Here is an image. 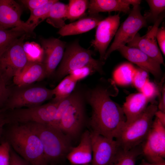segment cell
Segmentation results:
<instances>
[{
	"label": "cell",
	"instance_id": "6da1fadb",
	"mask_svg": "<svg viewBox=\"0 0 165 165\" xmlns=\"http://www.w3.org/2000/svg\"><path fill=\"white\" fill-rule=\"evenodd\" d=\"M107 82L98 85L88 94L92 110L90 125L92 132L116 139L125 125L126 118L122 107L111 97L119 93L116 83L112 79Z\"/></svg>",
	"mask_w": 165,
	"mask_h": 165
},
{
	"label": "cell",
	"instance_id": "7a4b0ae2",
	"mask_svg": "<svg viewBox=\"0 0 165 165\" xmlns=\"http://www.w3.org/2000/svg\"><path fill=\"white\" fill-rule=\"evenodd\" d=\"M10 124L6 141L13 150L31 165H46L42 145L37 136L25 123Z\"/></svg>",
	"mask_w": 165,
	"mask_h": 165
},
{
	"label": "cell",
	"instance_id": "3957f363",
	"mask_svg": "<svg viewBox=\"0 0 165 165\" xmlns=\"http://www.w3.org/2000/svg\"><path fill=\"white\" fill-rule=\"evenodd\" d=\"M38 137L47 164L63 158L71 148L70 139L61 130L50 125L36 123H25Z\"/></svg>",
	"mask_w": 165,
	"mask_h": 165
},
{
	"label": "cell",
	"instance_id": "277c9868",
	"mask_svg": "<svg viewBox=\"0 0 165 165\" xmlns=\"http://www.w3.org/2000/svg\"><path fill=\"white\" fill-rule=\"evenodd\" d=\"M60 64L54 74L57 80L61 79L72 71L86 66L95 72L103 73V61L94 58L93 52L81 46L77 40L66 45Z\"/></svg>",
	"mask_w": 165,
	"mask_h": 165
},
{
	"label": "cell",
	"instance_id": "5b68a950",
	"mask_svg": "<svg viewBox=\"0 0 165 165\" xmlns=\"http://www.w3.org/2000/svg\"><path fill=\"white\" fill-rule=\"evenodd\" d=\"M157 110L156 103L152 102L137 119L125 125L118 137L115 139L121 149L129 150L140 145L145 141Z\"/></svg>",
	"mask_w": 165,
	"mask_h": 165
},
{
	"label": "cell",
	"instance_id": "8992f818",
	"mask_svg": "<svg viewBox=\"0 0 165 165\" xmlns=\"http://www.w3.org/2000/svg\"><path fill=\"white\" fill-rule=\"evenodd\" d=\"M54 96L53 89L36 84L10 87L7 100L1 108L5 110L42 105Z\"/></svg>",
	"mask_w": 165,
	"mask_h": 165
},
{
	"label": "cell",
	"instance_id": "52a82bcc",
	"mask_svg": "<svg viewBox=\"0 0 165 165\" xmlns=\"http://www.w3.org/2000/svg\"><path fill=\"white\" fill-rule=\"evenodd\" d=\"M26 35L14 41L0 55V74L7 84L28 62L23 48Z\"/></svg>",
	"mask_w": 165,
	"mask_h": 165
},
{
	"label": "cell",
	"instance_id": "ba28073f",
	"mask_svg": "<svg viewBox=\"0 0 165 165\" xmlns=\"http://www.w3.org/2000/svg\"><path fill=\"white\" fill-rule=\"evenodd\" d=\"M60 102L52 101L37 106L6 111L8 124L36 123L50 125Z\"/></svg>",
	"mask_w": 165,
	"mask_h": 165
},
{
	"label": "cell",
	"instance_id": "9c48e42d",
	"mask_svg": "<svg viewBox=\"0 0 165 165\" xmlns=\"http://www.w3.org/2000/svg\"><path fill=\"white\" fill-rule=\"evenodd\" d=\"M141 9L139 5L133 6L127 17L118 28L113 42L106 52L104 60L113 52L132 41L140 29L147 26V21L141 14Z\"/></svg>",
	"mask_w": 165,
	"mask_h": 165
},
{
	"label": "cell",
	"instance_id": "30bf717a",
	"mask_svg": "<svg viewBox=\"0 0 165 165\" xmlns=\"http://www.w3.org/2000/svg\"><path fill=\"white\" fill-rule=\"evenodd\" d=\"M141 145L142 153L148 161L157 163L165 160V126L156 117L146 139Z\"/></svg>",
	"mask_w": 165,
	"mask_h": 165
},
{
	"label": "cell",
	"instance_id": "8fae6325",
	"mask_svg": "<svg viewBox=\"0 0 165 165\" xmlns=\"http://www.w3.org/2000/svg\"><path fill=\"white\" fill-rule=\"evenodd\" d=\"M85 120L83 100L79 94L63 114L58 129L70 139L75 138L81 131Z\"/></svg>",
	"mask_w": 165,
	"mask_h": 165
},
{
	"label": "cell",
	"instance_id": "7c38bea8",
	"mask_svg": "<svg viewBox=\"0 0 165 165\" xmlns=\"http://www.w3.org/2000/svg\"><path fill=\"white\" fill-rule=\"evenodd\" d=\"M90 138L92 150V165H114L120 149L115 139L92 131Z\"/></svg>",
	"mask_w": 165,
	"mask_h": 165
},
{
	"label": "cell",
	"instance_id": "4fadbf2b",
	"mask_svg": "<svg viewBox=\"0 0 165 165\" xmlns=\"http://www.w3.org/2000/svg\"><path fill=\"white\" fill-rule=\"evenodd\" d=\"M164 17L163 13L154 23V25L149 27L145 35L141 36L138 33L132 40L127 44V46L140 50L160 64H164V60L157 44L156 33Z\"/></svg>",
	"mask_w": 165,
	"mask_h": 165
},
{
	"label": "cell",
	"instance_id": "5bb4252c",
	"mask_svg": "<svg viewBox=\"0 0 165 165\" xmlns=\"http://www.w3.org/2000/svg\"><path fill=\"white\" fill-rule=\"evenodd\" d=\"M119 14L110 15L103 19L97 26L94 39L91 45L100 54L101 61H104L107 48L119 28Z\"/></svg>",
	"mask_w": 165,
	"mask_h": 165
},
{
	"label": "cell",
	"instance_id": "9a60e30c",
	"mask_svg": "<svg viewBox=\"0 0 165 165\" xmlns=\"http://www.w3.org/2000/svg\"><path fill=\"white\" fill-rule=\"evenodd\" d=\"M22 9L13 0H0V29L19 28L26 34L32 32L35 28L21 20Z\"/></svg>",
	"mask_w": 165,
	"mask_h": 165
},
{
	"label": "cell",
	"instance_id": "2e32d148",
	"mask_svg": "<svg viewBox=\"0 0 165 165\" xmlns=\"http://www.w3.org/2000/svg\"><path fill=\"white\" fill-rule=\"evenodd\" d=\"M41 46L44 52L42 63L46 69L47 77L54 74L63 58L66 43L58 38H41Z\"/></svg>",
	"mask_w": 165,
	"mask_h": 165
},
{
	"label": "cell",
	"instance_id": "e0dca14e",
	"mask_svg": "<svg viewBox=\"0 0 165 165\" xmlns=\"http://www.w3.org/2000/svg\"><path fill=\"white\" fill-rule=\"evenodd\" d=\"M117 50L129 61L152 74L157 81L162 79L161 64L140 50L125 45Z\"/></svg>",
	"mask_w": 165,
	"mask_h": 165
},
{
	"label": "cell",
	"instance_id": "ac0fdd59",
	"mask_svg": "<svg viewBox=\"0 0 165 165\" xmlns=\"http://www.w3.org/2000/svg\"><path fill=\"white\" fill-rule=\"evenodd\" d=\"M66 158L74 165H85L91 162L92 150L90 132L86 130L83 133L79 145L71 148Z\"/></svg>",
	"mask_w": 165,
	"mask_h": 165
},
{
	"label": "cell",
	"instance_id": "d6986e66",
	"mask_svg": "<svg viewBox=\"0 0 165 165\" xmlns=\"http://www.w3.org/2000/svg\"><path fill=\"white\" fill-rule=\"evenodd\" d=\"M47 77L45 68L42 63L28 61L24 68L13 79L15 86L33 84Z\"/></svg>",
	"mask_w": 165,
	"mask_h": 165
},
{
	"label": "cell",
	"instance_id": "ffe728a7",
	"mask_svg": "<svg viewBox=\"0 0 165 165\" xmlns=\"http://www.w3.org/2000/svg\"><path fill=\"white\" fill-rule=\"evenodd\" d=\"M149 100L141 92L132 94L127 97L122 107L126 118L125 125L139 117L147 107Z\"/></svg>",
	"mask_w": 165,
	"mask_h": 165
},
{
	"label": "cell",
	"instance_id": "44dd1931",
	"mask_svg": "<svg viewBox=\"0 0 165 165\" xmlns=\"http://www.w3.org/2000/svg\"><path fill=\"white\" fill-rule=\"evenodd\" d=\"M103 19L99 14L89 15L77 21L66 24L60 28L57 33L62 36H66L85 33L97 27Z\"/></svg>",
	"mask_w": 165,
	"mask_h": 165
},
{
	"label": "cell",
	"instance_id": "7402d4cb",
	"mask_svg": "<svg viewBox=\"0 0 165 165\" xmlns=\"http://www.w3.org/2000/svg\"><path fill=\"white\" fill-rule=\"evenodd\" d=\"M130 5L125 0H91L89 1V15L101 12L119 11L127 13L130 11Z\"/></svg>",
	"mask_w": 165,
	"mask_h": 165
},
{
	"label": "cell",
	"instance_id": "603a6c76",
	"mask_svg": "<svg viewBox=\"0 0 165 165\" xmlns=\"http://www.w3.org/2000/svg\"><path fill=\"white\" fill-rule=\"evenodd\" d=\"M68 5L58 0L51 6L47 18V22L53 27L61 28L65 26L67 19Z\"/></svg>",
	"mask_w": 165,
	"mask_h": 165
},
{
	"label": "cell",
	"instance_id": "cb8c5ba5",
	"mask_svg": "<svg viewBox=\"0 0 165 165\" xmlns=\"http://www.w3.org/2000/svg\"><path fill=\"white\" fill-rule=\"evenodd\" d=\"M77 81L70 75L66 76L53 89L52 101L60 102L70 96L75 89Z\"/></svg>",
	"mask_w": 165,
	"mask_h": 165
},
{
	"label": "cell",
	"instance_id": "d4e9b609",
	"mask_svg": "<svg viewBox=\"0 0 165 165\" xmlns=\"http://www.w3.org/2000/svg\"><path fill=\"white\" fill-rule=\"evenodd\" d=\"M136 70L131 64L124 63L118 66L113 73V80L116 83L123 86L132 83Z\"/></svg>",
	"mask_w": 165,
	"mask_h": 165
},
{
	"label": "cell",
	"instance_id": "484cf974",
	"mask_svg": "<svg viewBox=\"0 0 165 165\" xmlns=\"http://www.w3.org/2000/svg\"><path fill=\"white\" fill-rule=\"evenodd\" d=\"M89 1L70 0L68 5L67 19L74 20L82 17L88 8Z\"/></svg>",
	"mask_w": 165,
	"mask_h": 165
},
{
	"label": "cell",
	"instance_id": "4316f807",
	"mask_svg": "<svg viewBox=\"0 0 165 165\" xmlns=\"http://www.w3.org/2000/svg\"><path fill=\"white\" fill-rule=\"evenodd\" d=\"M25 33L19 28L10 30L0 29V55L14 41Z\"/></svg>",
	"mask_w": 165,
	"mask_h": 165
},
{
	"label": "cell",
	"instance_id": "83f0119b",
	"mask_svg": "<svg viewBox=\"0 0 165 165\" xmlns=\"http://www.w3.org/2000/svg\"><path fill=\"white\" fill-rule=\"evenodd\" d=\"M139 146L128 150L120 148L114 165H135L137 157L142 153L141 147Z\"/></svg>",
	"mask_w": 165,
	"mask_h": 165
},
{
	"label": "cell",
	"instance_id": "f1b7e54d",
	"mask_svg": "<svg viewBox=\"0 0 165 165\" xmlns=\"http://www.w3.org/2000/svg\"><path fill=\"white\" fill-rule=\"evenodd\" d=\"M58 1L51 0L47 4L30 11V16L25 22L35 28L42 21L47 19L51 6Z\"/></svg>",
	"mask_w": 165,
	"mask_h": 165
},
{
	"label": "cell",
	"instance_id": "f546056e",
	"mask_svg": "<svg viewBox=\"0 0 165 165\" xmlns=\"http://www.w3.org/2000/svg\"><path fill=\"white\" fill-rule=\"evenodd\" d=\"M23 48L28 61L42 63L44 52L41 46L35 42L24 43Z\"/></svg>",
	"mask_w": 165,
	"mask_h": 165
},
{
	"label": "cell",
	"instance_id": "4dcf8cb0",
	"mask_svg": "<svg viewBox=\"0 0 165 165\" xmlns=\"http://www.w3.org/2000/svg\"><path fill=\"white\" fill-rule=\"evenodd\" d=\"M150 9L144 15L147 21H156L159 16L164 12L165 9V0H147Z\"/></svg>",
	"mask_w": 165,
	"mask_h": 165
},
{
	"label": "cell",
	"instance_id": "1f68e13d",
	"mask_svg": "<svg viewBox=\"0 0 165 165\" xmlns=\"http://www.w3.org/2000/svg\"><path fill=\"white\" fill-rule=\"evenodd\" d=\"M79 94L78 92L73 93L60 102L54 118L49 125L58 129L59 125L63 114L68 107L75 100Z\"/></svg>",
	"mask_w": 165,
	"mask_h": 165
},
{
	"label": "cell",
	"instance_id": "d6a6232c",
	"mask_svg": "<svg viewBox=\"0 0 165 165\" xmlns=\"http://www.w3.org/2000/svg\"><path fill=\"white\" fill-rule=\"evenodd\" d=\"M139 91L151 103L154 101L152 100L154 99L159 93V90L156 85L149 80L145 82Z\"/></svg>",
	"mask_w": 165,
	"mask_h": 165
},
{
	"label": "cell",
	"instance_id": "836d02e7",
	"mask_svg": "<svg viewBox=\"0 0 165 165\" xmlns=\"http://www.w3.org/2000/svg\"><path fill=\"white\" fill-rule=\"evenodd\" d=\"M148 72L140 68H136L132 84L139 91L148 79Z\"/></svg>",
	"mask_w": 165,
	"mask_h": 165
},
{
	"label": "cell",
	"instance_id": "e575fe53",
	"mask_svg": "<svg viewBox=\"0 0 165 165\" xmlns=\"http://www.w3.org/2000/svg\"><path fill=\"white\" fill-rule=\"evenodd\" d=\"M94 72H96L92 68L86 66L72 71L69 75L78 82Z\"/></svg>",
	"mask_w": 165,
	"mask_h": 165
},
{
	"label": "cell",
	"instance_id": "d590c367",
	"mask_svg": "<svg viewBox=\"0 0 165 165\" xmlns=\"http://www.w3.org/2000/svg\"><path fill=\"white\" fill-rule=\"evenodd\" d=\"M11 147L6 141L0 145V165H9Z\"/></svg>",
	"mask_w": 165,
	"mask_h": 165
},
{
	"label": "cell",
	"instance_id": "8d00e7d4",
	"mask_svg": "<svg viewBox=\"0 0 165 165\" xmlns=\"http://www.w3.org/2000/svg\"><path fill=\"white\" fill-rule=\"evenodd\" d=\"M7 85L0 74V109L4 106L9 93L10 87Z\"/></svg>",
	"mask_w": 165,
	"mask_h": 165
},
{
	"label": "cell",
	"instance_id": "74e56055",
	"mask_svg": "<svg viewBox=\"0 0 165 165\" xmlns=\"http://www.w3.org/2000/svg\"><path fill=\"white\" fill-rule=\"evenodd\" d=\"M51 1V0H22L20 1L31 11L47 4Z\"/></svg>",
	"mask_w": 165,
	"mask_h": 165
},
{
	"label": "cell",
	"instance_id": "f35d334b",
	"mask_svg": "<svg viewBox=\"0 0 165 165\" xmlns=\"http://www.w3.org/2000/svg\"><path fill=\"white\" fill-rule=\"evenodd\" d=\"M156 39L159 49L163 55H165V28L163 25L158 28L156 33Z\"/></svg>",
	"mask_w": 165,
	"mask_h": 165
},
{
	"label": "cell",
	"instance_id": "ab89813d",
	"mask_svg": "<svg viewBox=\"0 0 165 165\" xmlns=\"http://www.w3.org/2000/svg\"><path fill=\"white\" fill-rule=\"evenodd\" d=\"M9 165H31V164L18 154L11 147Z\"/></svg>",
	"mask_w": 165,
	"mask_h": 165
},
{
	"label": "cell",
	"instance_id": "60d3db41",
	"mask_svg": "<svg viewBox=\"0 0 165 165\" xmlns=\"http://www.w3.org/2000/svg\"><path fill=\"white\" fill-rule=\"evenodd\" d=\"M8 124L6 111L0 109V135L2 131L4 126Z\"/></svg>",
	"mask_w": 165,
	"mask_h": 165
},
{
	"label": "cell",
	"instance_id": "b9f144b4",
	"mask_svg": "<svg viewBox=\"0 0 165 165\" xmlns=\"http://www.w3.org/2000/svg\"><path fill=\"white\" fill-rule=\"evenodd\" d=\"M161 95L158 105L159 110L165 112V89L164 85L161 89Z\"/></svg>",
	"mask_w": 165,
	"mask_h": 165
},
{
	"label": "cell",
	"instance_id": "7bdbcfd3",
	"mask_svg": "<svg viewBox=\"0 0 165 165\" xmlns=\"http://www.w3.org/2000/svg\"><path fill=\"white\" fill-rule=\"evenodd\" d=\"M155 116L165 126V112L157 110L155 113Z\"/></svg>",
	"mask_w": 165,
	"mask_h": 165
},
{
	"label": "cell",
	"instance_id": "ee69618b",
	"mask_svg": "<svg viewBox=\"0 0 165 165\" xmlns=\"http://www.w3.org/2000/svg\"><path fill=\"white\" fill-rule=\"evenodd\" d=\"M140 165H165V160L157 163H151L143 160Z\"/></svg>",
	"mask_w": 165,
	"mask_h": 165
},
{
	"label": "cell",
	"instance_id": "f6af8a7d",
	"mask_svg": "<svg viewBox=\"0 0 165 165\" xmlns=\"http://www.w3.org/2000/svg\"><path fill=\"white\" fill-rule=\"evenodd\" d=\"M126 2L130 5H132L133 6L140 5L141 1L139 0H125Z\"/></svg>",
	"mask_w": 165,
	"mask_h": 165
},
{
	"label": "cell",
	"instance_id": "bcb514c9",
	"mask_svg": "<svg viewBox=\"0 0 165 165\" xmlns=\"http://www.w3.org/2000/svg\"><path fill=\"white\" fill-rule=\"evenodd\" d=\"M89 165V164H86V165Z\"/></svg>",
	"mask_w": 165,
	"mask_h": 165
},
{
	"label": "cell",
	"instance_id": "7dc6e473",
	"mask_svg": "<svg viewBox=\"0 0 165 165\" xmlns=\"http://www.w3.org/2000/svg\"><path fill=\"white\" fill-rule=\"evenodd\" d=\"M48 165V164H47V165Z\"/></svg>",
	"mask_w": 165,
	"mask_h": 165
}]
</instances>
